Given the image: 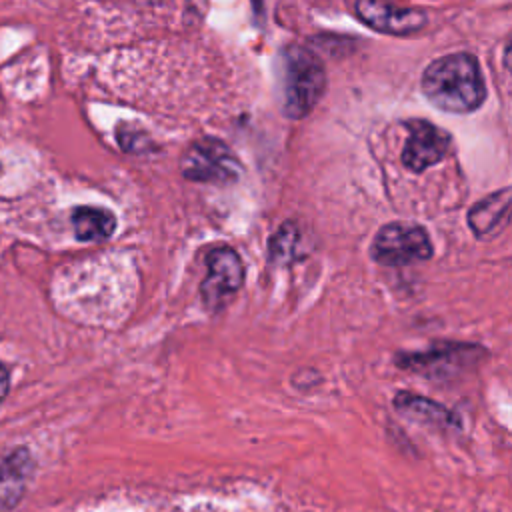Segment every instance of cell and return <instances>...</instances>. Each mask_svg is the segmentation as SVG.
Returning <instances> with one entry per match:
<instances>
[{
    "mask_svg": "<svg viewBox=\"0 0 512 512\" xmlns=\"http://www.w3.org/2000/svg\"><path fill=\"white\" fill-rule=\"evenodd\" d=\"M510 210V188H502L474 204L468 212V224L478 238L494 234L506 220Z\"/></svg>",
    "mask_w": 512,
    "mask_h": 512,
    "instance_id": "cell-9",
    "label": "cell"
},
{
    "mask_svg": "<svg viewBox=\"0 0 512 512\" xmlns=\"http://www.w3.org/2000/svg\"><path fill=\"white\" fill-rule=\"evenodd\" d=\"M408 140L402 150V164L412 172H422L440 162L450 146V134L426 120L406 122Z\"/></svg>",
    "mask_w": 512,
    "mask_h": 512,
    "instance_id": "cell-7",
    "label": "cell"
},
{
    "mask_svg": "<svg viewBox=\"0 0 512 512\" xmlns=\"http://www.w3.org/2000/svg\"><path fill=\"white\" fill-rule=\"evenodd\" d=\"M354 8L364 24L382 34L408 36L426 26V12L390 0H356Z\"/></svg>",
    "mask_w": 512,
    "mask_h": 512,
    "instance_id": "cell-6",
    "label": "cell"
},
{
    "mask_svg": "<svg viewBox=\"0 0 512 512\" xmlns=\"http://www.w3.org/2000/svg\"><path fill=\"white\" fill-rule=\"evenodd\" d=\"M72 226L78 240L100 242L112 236L116 228V218L110 210L98 206H78L72 212Z\"/></svg>",
    "mask_w": 512,
    "mask_h": 512,
    "instance_id": "cell-10",
    "label": "cell"
},
{
    "mask_svg": "<svg viewBox=\"0 0 512 512\" xmlns=\"http://www.w3.org/2000/svg\"><path fill=\"white\" fill-rule=\"evenodd\" d=\"M394 406H396L402 414H406V416H410V418H416V420H420V422H426V424H442V426H448V424L452 422V414H450L444 406H440V404H436V402H432V400H428V398L408 394V392L396 394Z\"/></svg>",
    "mask_w": 512,
    "mask_h": 512,
    "instance_id": "cell-11",
    "label": "cell"
},
{
    "mask_svg": "<svg viewBox=\"0 0 512 512\" xmlns=\"http://www.w3.org/2000/svg\"><path fill=\"white\" fill-rule=\"evenodd\" d=\"M422 92L444 112L476 110L486 96L478 60L472 54L458 52L430 62L422 74Z\"/></svg>",
    "mask_w": 512,
    "mask_h": 512,
    "instance_id": "cell-1",
    "label": "cell"
},
{
    "mask_svg": "<svg viewBox=\"0 0 512 512\" xmlns=\"http://www.w3.org/2000/svg\"><path fill=\"white\" fill-rule=\"evenodd\" d=\"M326 74L320 58L302 46L282 52V112L288 118L306 116L320 100Z\"/></svg>",
    "mask_w": 512,
    "mask_h": 512,
    "instance_id": "cell-2",
    "label": "cell"
},
{
    "mask_svg": "<svg viewBox=\"0 0 512 512\" xmlns=\"http://www.w3.org/2000/svg\"><path fill=\"white\" fill-rule=\"evenodd\" d=\"M238 160L218 138L194 142L182 158V174L194 182H230L238 178Z\"/></svg>",
    "mask_w": 512,
    "mask_h": 512,
    "instance_id": "cell-4",
    "label": "cell"
},
{
    "mask_svg": "<svg viewBox=\"0 0 512 512\" xmlns=\"http://www.w3.org/2000/svg\"><path fill=\"white\" fill-rule=\"evenodd\" d=\"M372 258L386 266H406L428 260L432 244L422 226L408 222H392L378 230L372 242Z\"/></svg>",
    "mask_w": 512,
    "mask_h": 512,
    "instance_id": "cell-3",
    "label": "cell"
},
{
    "mask_svg": "<svg viewBox=\"0 0 512 512\" xmlns=\"http://www.w3.org/2000/svg\"><path fill=\"white\" fill-rule=\"evenodd\" d=\"M10 382V374H8V370L0 364V402L4 400V396L8 394V384Z\"/></svg>",
    "mask_w": 512,
    "mask_h": 512,
    "instance_id": "cell-13",
    "label": "cell"
},
{
    "mask_svg": "<svg viewBox=\"0 0 512 512\" xmlns=\"http://www.w3.org/2000/svg\"><path fill=\"white\" fill-rule=\"evenodd\" d=\"M298 248V230L294 224H284L270 240V256L276 262H290Z\"/></svg>",
    "mask_w": 512,
    "mask_h": 512,
    "instance_id": "cell-12",
    "label": "cell"
},
{
    "mask_svg": "<svg viewBox=\"0 0 512 512\" xmlns=\"http://www.w3.org/2000/svg\"><path fill=\"white\" fill-rule=\"evenodd\" d=\"M32 474V458L28 450L18 448L0 460V512L14 508Z\"/></svg>",
    "mask_w": 512,
    "mask_h": 512,
    "instance_id": "cell-8",
    "label": "cell"
},
{
    "mask_svg": "<svg viewBox=\"0 0 512 512\" xmlns=\"http://www.w3.org/2000/svg\"><path fill=\"white\" fill-rule=\"evenodd\" d=\"M206 266H208V274L202 280L200 294L206 308L218 310L242 286L244 266L240 256L226 246L210 250L206 256Z\"/></svg>",
    "mask_w": 512,
    "mask_h": 512,
    "instance_id": "cell-5",
    "label": "cell"
}]
</instances>
